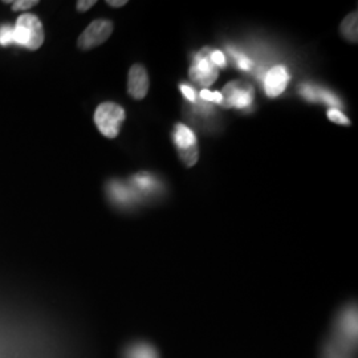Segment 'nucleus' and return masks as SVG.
Returning <instances> with one entry per match:
<instances>
[{"instance_id":"4","label":"nucleus","mask_w":358,"mask_h":358,"mask_svg":"<svg viewBox=\"0 0 358 358\" xmlns=\"http://www.w3.org/2000/svg\"><path fill=\"white\" fill-rule=\"evenodd\" d=\"M174 143L178 150L179 158L186 167H192L199 158L196 137L192 129L183 124H177L174 129Z\"/></svg>"},{"instance_id":"5","label":"nucleus","mask_w":358,"mask_h":358,"mask_svg":"<svg viewBox=\"0 0 358 358\" xmlns=\"http://www.w3.org/2000/svg\"><path fill=\"white\" fill-rule=\"evenodd\" d=\"M113 32V23L108 19L93 20L77 40V47L81 51H90L103 44Z\"/></svg>"},{"instance_id":"8","label":"nucleus","mask_w":358,"mask_h":358,"mask_svg":"<svg viewBox=\"0 0 358 358\" xmlns=\"http://www.w3.org/2000/svg\"><path fill=\"white\" fill-rule=\"evenodd\" d=\"M150 87L149 75L141 64H134L129 69L128 93L134 100H142L146 97Z\"/></svg>"},{"instance_id":"13","label":"nucleus","mask_w":358,"mask_h":358,"mask_svg":"<svg viewBox=\"0 0 358 358\" xmlns=\"http://www.w3.org/2000/svg\"><path fill=\"white\" fill-rule=\"evenodd\" d=\"M11 44H15L13 43V27H0V45L1 47H8Z\"/></svg>"},{"instance_id":"9","label":"nucleus","mask_w":358,"mask_h":358,"mask_svg":"<svg viewBox=\"0 0 358 358\" xmlns=\"http://www.w3.org/2000/svg\"><path fill=\"white\" fill-rule=\"evenodd\" d=\"M288 81H289V75L284 66L278 65L271 68L264 80L266 94L271 99L279 97L287 88Z\"/></svg>"},{"instance_id":"21","label":"nucleus","mask_w":358,"mask_h":358,"mask_svg":"<svg viewBox=\"0 0 358 358\" xmlns=\"http://www.w3.org/2000/svg\"><path fill=\"white\" fill-rule=\"evenodd\" d=\"M106 4L110 6V7H113V8H121V7L127 6L128 1H127V0H108Z\"/></svg>"},{"instance_id":"10","label":"nucleus","mask_w":358,"mask_h":358,"mask_svg":"<svg viewBox=\"0 0 358 358\" xmlns=\"http://www.w3.org/2000/svg\"><path fill=\"white\" fill-rule=\"evenodd\" d=\"M124 358H159L158 350L148 343H136L129 346Z\"/></svg>"},{"instance_id":"6","label":"nucleus","mask_w":358,"mask_h":358,"mask_svg":"<svg viewBox=\"0 0 358 358\" xmlns=\"http://www.w3.org/2000/svg\"><path fill=\"white\" fill-rule=\"evenodd\" d=\"M222 96L223 106L247 109L254 101V88L244 81H231L224 87Z\"/></svg>"},{"instance_id":"14","label":"nucleus","mask_w":358,"mask_h":358,"mask_svg":"<svg viewBox=\"0 0 358 358\" xmlns=\"http://www.w3.org/2000/svg\"><path fill=\"white\" fill-rule=\"evenodd\" d=\"M328 118L334 124H337V125H344V127H349L350 125L349 118L343 112H340L338 109H334V108L328 110Z\"/></svg>"},{"instance_id":"7","label":"nucleus","mask_w":358,"mask_h":358,"mask_svg":"<svg viewBox=\"0 0 358 358\" xmlns=\"http://www.w3.org/2000/svg\"><path fill=\"white\" fill-rule=\"evenodd\" d=\"M17 26L23 27L27 34L26 50L28 51H38V48L43 45L45 34H44V27L38 16L34 13H23L19 16Z\"/></svg>"},{"instance_id":"17","label":"nucleus","mask_w":358,"mask_h":358,"mask_svg":"<svg viewBox=\"0 0 358 358\" xmlns=\"http://www.w3.org/2000/svg\"><path fill=\"white\" fill-rule=\"evenodd\" d=\"M211 60L214 62V64L217 65V68H224L226 66V56L223 55V52L219 50H213L211 52Z\"/></svg>"},{"instance_id":"16","label":"nucleus","mask_w":358,"mask_h":358,"mask_svg":"<svg viewBox=\"0 0 358 358\" xmlns=\"http://www.w3.org/2000/svg\"><path fill=\"white\" fill-rule=\"evenodd\" d=\"M201 97L208 103H220V105L223 103V96L219 92H211V90H201Z\"/></svg>"},{"instance_id":"19","label":"nucleus","mask_w":358,"mask_h":358,"mask_svg":"<svg viewBox=\"0 0 358 358\" xmlns=\"http://www.w3.org/2000/svg\"><path fill=\"white\" fill-rule=\"evenodd\" d=\"M179 90L182 92V94L189 100V101H192L194 103L195 101V99H196V96H195V90H192V87H189V85H185V84H182L180 87H179Z\"/></svg>"},{"instance_id":"18","label":"nucleus","mask_w":358,"mask_h":358,"mask_svg":"<svg viewBox=\"0 0 358 358\" xmlns=\"http://www.w3.org/2000/svg\"><path fill=\"white\" fill-rule=\"evenodd\" d=\"M96 0H78L76 3V8L78 13H87L93 6H96Z\"/></svg>"},{"instance_id":"15","label":"nucleus","mask_w":358,"mask_h":358,"mask_svg":"<svg viewBox=\"0 0 358 358\" xmlns=\"http://www.w3.org/2000/svg\"><path fill=\"white\" fill-rule=\"evenodd\" d=\"M38 0H16L13 1V11L19 13V11H27L35 6H38Z\"/></svg>"},{"instance_id":"1","label":"nucleus","mask_w":358,"mask_h":358,"mask_svg":"<svg viewBox=\"0 0 358 358\" xmlns=\"http://www.w3.org/2000/svg\"><path fill=\"white\" fill-rule=\"evenodd\" d=\"M125 118L124 108L110 101L100 103L94 112V124L106 138H115L120 134Z\"/></svg>"},{"instance_id":"2","label":"nucleus","mask_w":358,"mask_h":358,"mask_svg":"<svg viewBox=\"0 0 358 358\" xmlns=\"http://www.w3.org/2000/svg\"><path fill=\"white\" fill-rule=\"evenodd\" d=\"M213 48L206 47L198 52L192 60V65L189 71V76L194 83L199 84L201 87L207 88L217 81L219 75V68L211 60Z\"/></svg>"},{"instance_id":"3","label":"nucleus","mask_w":358,"mask_h":358,"mask_svg":"<svg viewBox=\"0 0 358 358\" xmlns=\"http://www.w3.org/2000/svg\"><path fill=\"white\" fill-rule=\"evenodd\" d=\"M357 308L356 306H350L345 308L338 319L336 321L334 327V337L337 343L345 346L348 349L353 350V348L357 343Z\"/></svg>"},{"instance_id":"20","label":"nucleus","mask_w":358,"mask_h":358,"mask_svg":"<svg viewBox=\"0 0 358 358\" xmlns=\"http://www.w3.org/2000/svg\"><path fill=\"white\" fill-rule=\"evenodd\" d=\"M238 65H239V68H241V69H243V71H250V69H251V65H252V63H251V62H250L247 57H244V56H239Z\"/></svg>"},{"instance_id":"11","label":"nucleus","mask_w":358,"mask_h":358,"mask_svg":"<svg viewBox=\"0 0 358 358\" xmlns=\"http://www.w3.org/2000/svg\"><path fill=\"white\" fill-rule=\"evenodd\" d=\"M357 19V11L349 13L340 27V32H341L343 38H346L350 43H357L358 41Z\"/></svg>"},{"instance_id":"12","label":"nucleus","mask_w":358,"mask_h":358,"mask_svg":"<svg viewBox=\"0 0 358 358\" xmlns=\"http://www.w3.org/2000/svg\"><path fill=\"white\" fill-rule=\"evenodd\" d=\"M352 350L348 349L336 340L328 341L324 346V357L325 358H350Z\"/></svg>"}]
</instances>
